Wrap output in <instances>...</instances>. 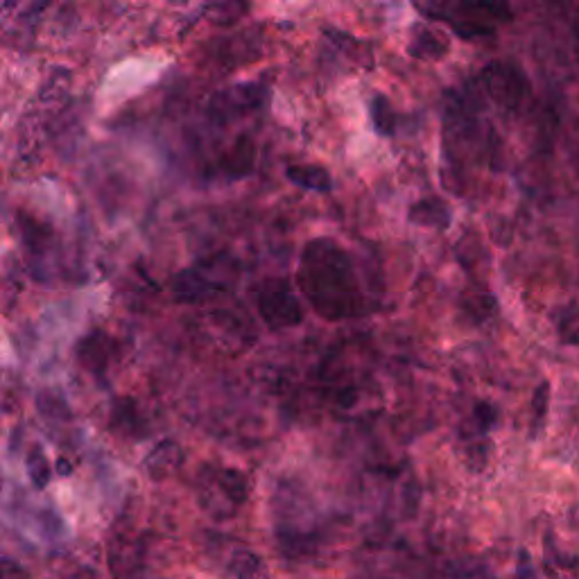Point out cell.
I'll list each match as a JSON object with an SVG mask.
<instances>
[{
  "label": "cell",
  "instance_id": "obj_1",
  "mask_svg": "<svg viewBox=\"0 0 579 579\" xmlns=\"http://www.w3.org/2000/svg\"><path fill=\"white\" fill-rule=\"evenodd\" d=\"M299 288L319 317L328 322L365 313L360 276L347 249L331 238H315L299 261Z\"/></svg>",
  "mask_w": 579,
  "mask_h": 579
},
{
  "label": "cell",
  "instance_id": "obj_2",
  "mask_svg": "<svg viewBox=\"0 0 579 579\" xmlns=\"http://www.w3.org/2000/svg\"><path fill=\"white\" fill-rule=\"evenodd\" d=\"M249 498V480L243 471L227 466H204L197 478V503L213 521H229Z\"/></svg>",
  "mask_w": 579,
  "mask_h": 579
},
{
  "label": "cell",
  "instance_id": "obj_3",
  "mask_svg": "<svg viewBox=\"0 0 579 579\" xmlns=\"http://www.w3.org/2000/svg\"><path fill=\"white\" fill-rule=\"evenodd\" d=\"M423 14L430 19L451 23V28L464 39L478 37V34H491L494 23L512 19V12L503 3H457V5H419Z\"/></svg>",
  "mask_w": 579,
  "mask_h": 579
},
{
  "label": "cell",
  "instance_id": "obj_4",
  "mask_svg": "<svg viewBox=\"0 0 579 579\" xmlns=\"http://www.w3.org/2000/svg\"><path fill=\"white\" fill-rule=\"evenodd\" d=\"M267 100V86L258 82L233 84L211 95L206 114L218 125H229L233 120H240L256 109H261Z\"/></svg>",
  "mask_w": 579,
  "mask_h": 579
},
{
  "label": "cell",
  "instance_id": "obj_5",
  "mask_svg": "<svg viewBox=\"0 0 579 579\" xmlns=\"http://www.w3.org/2000/svg\"><path fill=\"white\" fill-rule=\"evenodd\" d=\"M482 86L491 100L496 102L500 109L516 111L521 109L523 100L530 93V84L521 68L507 62H491L480 73Z\"/></svg>",
  "mask_w": 579,
  "mask_h": 579
},
{
  "label": "cell",
  "instance_id": "obj_6",
  "mask_svg": "<svg viewBox=\"0 0 579 579\" xmlns=\"http://www.w3.org/2000/svg\"><path fill=\"white\" fill-rule=\"evenodd\" d=\"M256 306L263 322L274 328V331L299 326L301 319H304V308H301L299 299L285 288L263 290L256 299Z\"/></svg>",
  "mask_w": 579,
  "mask_h": 579
},
{
  "label": "cell",
  "instance_id": "obj_7",
  "mask_svg": "<svg viewBox=\"0 0 579 579\" xmlns=\"http://www.w3.org/2000/svg\"><path fill=\"white\" fill-rule=\"evenodd\" d=\"M211 272V261H202L195 267H188V270L179 272L175 279H172V295H175L177 301L181 304H200V301H206L218 295L227 283L215 281Z\"/></svg>",
  "mask_w": 579,
  "mask_h": 579
},
{
  "label": "cell",
  "instance_id": "obj_8",
  "mask_svg": "<svg viewBox=\"0 0 579 579\" xmlns=\"http://www.w3.org/2000/svg\"><path fill=\"white\" fill-rule=\"evenodd\" d=\"M181 462H184V453H181V448L175 442L166 439V442L154 446L148 453V457H145L143 471L148 473L152 480H166L179 469Z\"/></svg>",
  "mask_w": 579,
  "mask_h": 579
},
{
  "label": "cell",
  "instance_id": "obj_9",
  "mask_svg": "<svg viewBox=\"0 0 579 579\" xmlns=\"http://www.w3.org/2000/svg\"><path fill=\"white\" fill-rule=\"evenodd\" d=\"M111 351H114L111 337L102 331H93L77 344V360L89 371H102L109 365Z\"/></svg>",
  "mask_w": 579,
  "mask_h": 579
},
{
  "label": "cell",
  "instance_id": "obj_10",
  "mask_svg": "<svg viewBox=\"0 0 579 579\" xmlns=\"http://www.w3.org/2000/svg\"><path fill=\"white\" fill-rule=\"evenodd\" d=\"M408 218L419 227L446 229L451 224V209L439 197H426V200L412 204Z\"/></svg>",
  "mask_w": 579,
  "mask_h": 579
},
{
  "label": "cell",
  "instance_id": "obj_11",
  "mask_svg": "<svg viewBox=\"0 0 579 579\" xmlns=\"http://www.w3.org/2000/svg\"><path fill=\"white\" fill-rule=\"evenodd\" d=\"M285 177H288L295 186L313 190V193H328V190L333 188L331 172L319 166H290L285 170Z\"/></svg>",
  "mask_w": 579,
  "mask_h": 579
},
{
  "label": "cell",
  "instance_id": "obj_12",
  "mask_svg": "<svg viewBox=\"0 0 579 579\" xmlns=\"http://www.w3.org/2000/svg\"><path fill=\"white\" fill-rule=\"evenodd\" d=\"M410 55L412 57H444L448 50V41L442 34L428 28H419L410 41Z\"/></svg>",
  "mask_w": 579,
  "mask_h": 579
},
{
  "label": "cell",
  "instance_id": "obj_13",
  "mask_svg": "<svg viewBox=\"0 0 579 579\" xmlns=\"http://www.w3.org/2000/svg\"><path fill=\"white\" fill-rule=\"evenodd\" d=\"M233 579H270L263 559L252 550H238L231 557Z\"/></svg>",
  "mask_w": 579,
  "mask_h": 579
},
{
  "label": "cell",
  "instance_id": "obj_14",
  "mask_svg": "<svg viewBox=\"0 0 579 579\" xmlns=\"http://www.w3.org/2000/svg\"><path fill=\"white\" fill-rule=\"evenodd\" d=\"M252 163H254V145L249 143L247 136H243L236 143V148L222 159V168L227 170L229 177H243L252 170Z\"/></svg>",
  "mask_w": 579,
  "mask_h": 579
},
{
  "label": "cell",
  "instance_id": "obj_15",
  "mask_svg": "<svg viewBox=\"0 0 579 579\" xmlns=\"http://www.w3.org/2000/svg\"><path fill=\"white\" fill-rule=\"evenodd\" d=\"M550 408V385L543 380L532 394V419H530V435L539 437V432L546 426Z\"/></svg>",
  "mask_w": 579,
  "mask_h": 579
},
{
  "label": "cell",
  "instance_id": "obj_16",
  "mask_svg": "<svg viewBox=\"0 0 579 579\" xmlns=\"http://www.w3.org/2000/svg\"><path fill=\"white\" fill-rule=\"evenodd\" d=\"M371 118H374V125H376L378 134H383V136L394 134L396 114L390 105V100H387L385 95H376V98L371 100Z\"/></svg>",
  "mask_w": 579,
  "mask_h": 579
},
{
  "label": "cell",
  "instance_id": "obj_17",
  "mask_svg": "<svg viewBox=\"0 0 579 579\" xmlns=\"http://www.w3.org/2000/svg\"><path fill=\"white\" fill-rule=\"evenodd\" d=\"M25 466H28V475H30L32 485L37 489H46L50 478H53V466H50L41 448H34V451L28 455V460H25Z\"/></svg>",
  "mask_w": 579,
  "mask_h": 579
},
{
  "label": "cell",
  "instance_id": "obj_18",
  "mask_svg": "<svg viewBox=\"0 0 579 579\" xmlns=\"http://www.w3.org/2000/svg\"><path fill=\"white\" fill-rule=\"evenodd\" d=\"M446 579H494L491 570L480 561H453L444 573Z\"/></svg>",
  "mask_w": 579,
  "mask_h": 579
},
{
  "label": "cell",
  "instance_id": "obj_19",
  "mask_svg": "<svg viewBox=\"0 0 579 579\" xmlns=\"http://www.w3.org/2000/svg\"><path fill=\"white\" fill-rule=\"evenodd\" d=\"M557 331L561 340L579 347V313H564L557 319Z\"/></svg>",
  "mask_w": 579,
  "mask_h": 579
},
{
  "label": "cell",
  "instance_id": "obj_20",
  "mask_svg": "<svg viewBox=\"0 0 579 579\" xmlns=\"http://www.w3.org/2000/svg\"><path fill=\"white\" fill-rule=\"evenodd\" d=\"M473 417H475V423H478V430L482 432V435H485V432L494 428V423L498 421V410L491 403L480 401L478 405H475Z\"/></svg>",
  "mask_w": 579,
  "mask_h": 579
},
{
  "label": "cell",
  "instance_id": "obj_21",
  "mask_svg": "<svg viewBox=\"0 0 579 579\" xmlns=\"http://www.w3.org/2000/svg\"><path fill=\"white\" fill-rule=\"evenodd\" d=\"M516 579H541V577H539V570H537V566H534V561H532L530 552H527V550L518 552Z\"/></svg>",
  "mask_w": 579,
  "mask_h": 579
},
{
  "label": "cell",
  "instance_id": "obj_22",
  "mask_svg": "<svg viewBox=\"0 0 579 579\" xmlns=\"http://www.w3.org/2000/svg\"><path fill=\"white\" fill-rule=\"evenodd\" d=\"M59 473H62V475H68V473H71V466H68L66 460H59Z\"/></svg>",
  "mask_w": 579,
  "mask_h": 579
},
{
  "label": "cell",
  "instance_id": "obj_23",
  "mask_svg": "<svg viewBox=\"0 0 579 579\" xmlns=\"http://www.w3.org/2000/svg\"><path fill=\"white\" fill-rule=\"evenodd\" d=\"M129 579H145V577H143L141 573H138V575H134V577H129Z\"/></svg>",
  "mask_w": 579,
  "mask_h": 579
},
{
  "label": "cell",
  "instance_id": "obj_24",
  "mask_svg": "<svg viewBox=\"0 0 579 579\" xmlns=\"http://www.w3.org/2000/svg\"><path fill=\"white\" fill-rule=\"evenodd\" d=\"M577 53H579V28H577Z\"/></svg>",
  "mask_w": 579,
  "mask_h": 579
}]
</instances>
